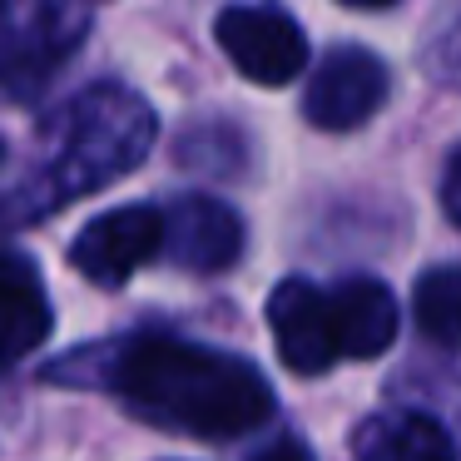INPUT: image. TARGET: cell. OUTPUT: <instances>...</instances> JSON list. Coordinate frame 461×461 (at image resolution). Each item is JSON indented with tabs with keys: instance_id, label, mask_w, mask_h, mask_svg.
Segmentation results:
<instances>
[{
	"instance_id": "10",
	"label": "cell",
	"mask_w": 461,
	"mask_h": 461,
	"mask_svg": "<svg viewBox=\"0 0 461 461\" xmlns=\"http://www.w3.org/2000/svg\"><path fill=\"white\" fill-rule=\"evenodd\" d=\"M50 338V303H45V288L35 278V268L11 253L5 258V357L21 362L31 357L41 342Z\"/></svg>"
},
{
	"instance_id": "4",
	"label": "cell",
	"mask_w": 461,
	"mask_h": 461,
	"mask_svg": "<svg viewBox=\"0 0 461 461\" xmlns=\"http://www.w3.org/2000/svg\"><path fill=\"white\" fill-rule=\"evenodd\" d=\"M164 239H169L164 213L149 209V203H130V209H110V213L85 223L75 249H70V263L95 288H120L149 258H159Z\"/></svg>"
},
{
	"instance_id": "8",
	"label": "cell",
	"mask_w": 461,
	"mask_h": 461,
	"mask_svg": "<svg viewBox=\"0 0 461 461\" xmlns=\"http://www.w3.org/2000/svg\"><path fill=\"white\" fill-rule=\"evenodd\" d=\"M328 303H332V328H338L342 357H382L397 342L402 312L382 278H367V273L342 278L328 293Z\"/></svg>"
},
{
	"instance_id": "7",
	"label": "cell",
	"mask_w": 461,
	"mask_h": 461,
	"mask_svg": "<svg viewBox=\"0 0 461 461\" xmlns=\"http://www.w3.org/2000/svg\"><path fill=\"white\" fill-rule=\"evenodd\" d=\"M164 223H169L164 253H169L179 268L223 273L243 253V223H239V213L219 199L189 194V199H179L174 209H164Z\"/></svg>"
},
{
	"instance_id": "11",
	"label": "cell",
	"mask_w": 461,
	"mask_h": 461,
	"mask_svg": "<svg viewBox=\"0 0 461 461\" xmlns=\"http://www.w3.org/2000/svg\"><path fill=\"white\" fill-rule=\"evenodd\" d=\"M417 322L437 342H461V268L421 273L417 283Z\"/></svg>"
},
{
	"instance_id": "12",
	"label": "cell",
	"mask_w": 461,
	"mask_h": 461,
	"mask_svg": "<svg viewBox=\"0 0 461 461\" xmlns=\"http://www.w3.org/2000/svg\"><path fill=\"white\" fill-rule=\"evenodd\" d=\"M441 203H447V219L461 229V149L447 164V179H441Z\"/></svg>"
},
{
	"instance_id": "14",
	"label": "cell",
	"mask_w": 461,
	"mask_h": 461,
	"mask_svg": "<svg viewBox=\"0 0 461 461\" xmlns=\"http://www.w3.org/2000/svg\"><path fill=\"white\" fill-rule=\"evenodd\" d=\"M342 5H357V11H382V5H392V0H342Z\"/></svg>"
},
{
	"instance_id": "5",
	"label": "cell",
	"mask_w": 461,
	"mask_h": 461,
	"mask_svg": "<svg viewBox=\"0 0 461 461\" xmlns=\"http://www.w3.org/2000/svg\"><path fill=\"white\" fill-rule=\"evenodd\" d=\"M392 75L387 65L377 60L362 45H338L318 60V75L308 80V95H303V114H308L318 130H357L372 114L387 104Z\"/></svg>"
},
{
	"instance_id": "2",
	"label": "cell",
	"mask_w": 461,
	"mask_h": 461,
	"mask_svg": "<svg viewBox=\"0 0 461 461\" xmlns=\"http://www.w3.org/2000/svg\"><path fill=\"white\" fill-rule=\"evenodd\" d=\"M213 35H219V50L233 60V70L263 90L293 85L308 70V35L278 5H229L213 21Z\"/></svg>"
},
{
	"instance_id": "9",
	"label": "cell",
	"mask_w": 461,
	"mask_h": 461,
	"mask_svg": "<svg viewBox=\"0 0 461 461\" xmlns=\"http://www.w3.org/2000/svg\"><path fill=\"white\" fill-rule=\"evenodd\" d=\"M357 461H456L451 437L431 417H377L357 431Z\"/></svg>"
},
{
	"instance_id": "6",
	"label": "cell",
	"mask_w": 461,
	"mask_h": 461,
	"mask_svg": "<svg viewBox=\"0 0 461 461\" xmlns=\"http://www.w3.org/2000/svg\"><path fill=\"white\" fill-rule=\"evenodd\" d=\"M268 328L278 338V357L298 377H322L342 357L338 328H332V303L308 278H283L268 293Z\"/></svg>"
},
{
	"instance_id": "13",
	"label": "cell",
	"mask_w": 461,
	"mask_h": 461,
	"mask_svg": "<svg viewBox=\"0 0 461 461\" xmlns=\"http://www.w3.org/2000/svg\"><path fill=\"white\" fill-rule=\"evenodd\" d=\"M253 461H312L308 456V447H303V441H293V437H283L278 447H268V451H258V456Z\"/></svg>"
},
{
	"instance_id": "3",
	"label": "cell",
	"mask_w": 461,
	"mask_h": 461,
	"mask_svg": "<svg viewBox=\"0 0 461 461\" xmlns=\"http://www.w3.org/2000/svg\"><path fill=\"white\" fill-rule=\"evenodd\" d=\"M149 144V110L124 90H100L75 110V144H70V189H95L110 174L130 169Z\"/></svg>"
},
{
	"instance_id": "1",
	"label": "cell",
	"mask_w": 461,
	"mask_h": 461,
	"mask_svg": "<svg viewBox=\"0 0 461 461\" xmlns=\"http://www.w3.org/2000/svg\"><path fill=\"white\" fill-rule=\"evenodd\" d=\"M114 387L144 421H164L189 437H239L273 417V392L253 362L189 348L179 338L130 342Z\"/></svg>"
}]
</instances>
